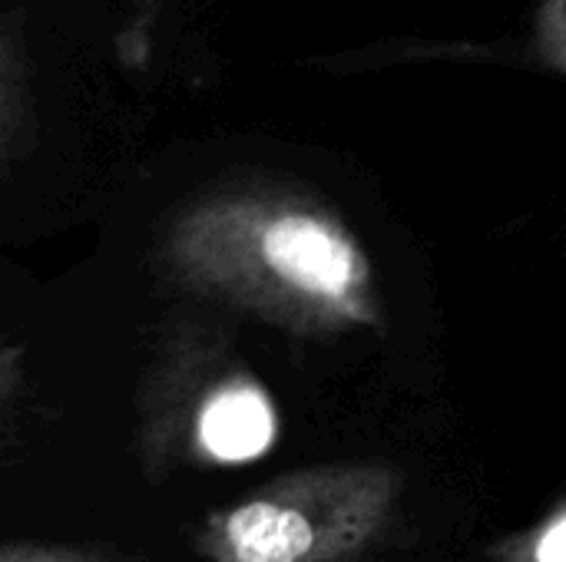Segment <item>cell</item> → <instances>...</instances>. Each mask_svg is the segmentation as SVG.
<instances>
[{
  "mask_svg": "<svg viewBox=\"0 0 566 562\" xmlns=\"http://www.w3.org/2000/svg\"><path fill=\"white\" fill-rule=\"evenodd\" d=\"M159 258L182 291L295 338L388 335L365 242L312 195L275 185L202 195L176 215Z\"/></svg>",
  "mask_w": 566,
  "mask_h": 562,
  "instance_id": "cell-1",
  "label": "cell"
},
{
  "mask_svg": "<svg viewBox=\"0 0 566 562\" xmlns=\"http://www.w3.org/2000/svg\"><path fill=\"white\" fill-rule=\"evenodd\" d=\"M405 477L378 460L282 474L212 510L192 550L202 562H355L391 530Z\"/></svg>",
  "mask_w": 566,
  "mask_h": 562,
  "instance_id": "cell-2",
  "label": "cell"
},
{
  "mask_svg": "<svg viewBox=\"0 0 566 562\" xmlns=\"http://www.w3.org/2000/svg\"><path fill=\"white\" fill-rule=\"evenodd\" d=\"M182 441L192 460L242 467L262 460L279 441V414L269 391L245 371H222L182 407Z\"/></svg>",
  "mask_w": 566,
  "mask_h": 562,
  "instance_id": "cell-3",
  "label": "cell"
},
{
  "mask_svg": "<svg viewBox=\"0 0 566 562\" xmlns=\"http://www.w3.org/2000/svg\"><path fill=\"white\" fill-rule=\"evenodd\" d=\"M488 562H566V503L554 507L524 530H514L488 547Z\"/></svg>",
  "mask_w": 566,
  "mask_h": 562,
  "instance_id": "cell-4",
  "label": "cell"
},
{
  "mask_svg": "<svg viewBox=\"0 0 566 562\" xmlns=\"http://www.w3.org/2000/svg\"><path fill=\"white\" fill-rule=\"evenodd\" d=\"M0 562H113L93 550L76 547H36V543H13L0 547Z\"/></svg>",
  "mask_w": 566,
  "mask_h": 562,
  "instance_id": "cell-5",
  "label": "cell"
},
{
  "mask_svg": "<svg viewBox=\"0 0 566 562\" xmlns=\"http://www.w3.org/2000/svg\"><path fill=\"white\" fill-rule=\"evenodd\" d=\"M17 119H20V106H17V89H13V76L7 70V60L0 56V159L10 149V139L17 132Z\"/></svg>",
  "mask_w": 566,
  "mask_h": 562,
  "instance_id": "cell-6",
  "label": "cell"
},
{
  "mask_svg": "<svg viewBox=\"0 0 566 562\" xmlns=\"http://www.w3.org/2000/svg\"><path fill=\"white\" fill-rule=\"evenodd\" d=\"M20 381H23V351L0 348V407L17 394Z\"/></svg>",
  "mask_w": 566,
  "mask_h": 562,
  "instance_id": "cell-7",
  "label": "cell"
}]
</instances>
